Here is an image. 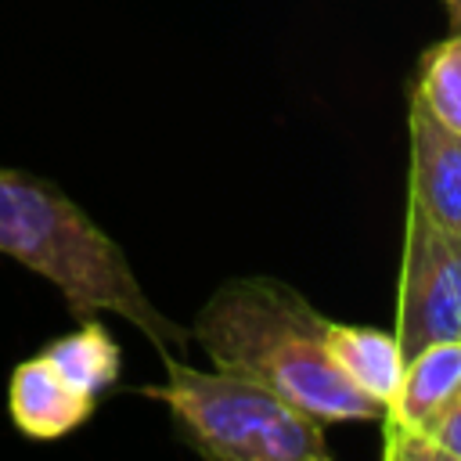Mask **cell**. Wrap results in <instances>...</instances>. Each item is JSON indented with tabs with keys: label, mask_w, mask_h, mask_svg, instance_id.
I'll use <instances>...</instances> for the list:
<instances>
[{
	"label": "cell",
	"mask_w": 461,
	"mask_h": 461,
	"mask_svg": "<svg viewBox=\"0 0 461 461\" xmlns=\"http://www.w3.org/2000/svg\"><path fill=\"white\" fill-rule=\"evenodd\" d=\"M166 378L140 393L166 403L184 439L220 461H328L324 425L267 385L162 357Z\"/></svg>",
	"instance_id": "cell-3"
},
{
	"label": "cell",
	"mask_w": 461,
	"mask_h": 461,
	"mask_svg": "<svg viewBox=\"0 0 461 461\" xmlns=\"http://www.w3.org/2000/svg\"><path fill=\"white\" fill-rule=\"evenodd\" d=\"M425 429L439 443L447 461H461V389L425 421Z\"/></svg>",
	"instance_id": "cell-12"
},
{
	"label": "cell",
	"mask_w": 461,
	"mask_h": 461,
	"mask_svg": "<svg viewBox=\"0 0 461 461\" xmlns=\"http://www.w3.org/2000/svg\"><path fill=\"white\" fill-rule=\"evenodd\" d=\"M97 407V396L72 385L43 353L14 364L7 378V414L29 439H61Z\"/></svg>",
	"instance_id": "cell-6"
},
{
	"label": "cell",
	"mask_w": 461,
	"mask_h": 461,
	"mask_svg": "<svg viewBox=\"0 0 461 461\" xmlns=\"http://www.w3.org/2000/svg\"><path fill=\"white\" fill-rule=\"evenodd\" d=\"M324 349H328L331 364L346 375V382H353L364 396H371L382 407L393 403L400 375H403V353H400L393 331L328 321L324 324Z\"/></svg>",
	"instance_id": "cell-7"
},
{
	"label": "cell",
	"mask_w": 461,
	"mask_h": 461,
	"mask_svg": "<svg viewBox=\"0 0 461 461\" xmlns=\"http://www.w3.org/2000/svg\"><path fill=\"white\" fill-rule=\"evenodd\" d=\"M393 335L403 360L429 342L461 339V234L439 227L411 202Z\"/></svg>",
	"instance_id": "cell-4"
},
{
	"label": "cell",
	"mask_w": 461,
	"mask_h": 461,
	"mask_svg": "<svg viewBox=\"0 0 461 461\" xmlns=\"http://www.w3.org/2000/svg\"><path fill=\"white\" fill-rule=\"evenodd\" d=\"M382 457L385 461H447L425 425L382 418Z\"/></svg>",
	"instance_id": "cell-11"
},
{
	"label": "cell",
	"mask_w": 461,
	"mask_h": 461,
	"mask_svg": "<svg viewBox=\"0 0 461 461\" xmlns=\"http://www.w3.org/2000/svg\"><path fill=\"white\" fill-rule=\"evenodd\" d=\"M40 353H43L72 385H79V389H86V393H94V396H101L108 385H115V382H119V371H122L119 342H115L112 331H108L101 321H94V317L79 321L76 331H68V335L47 342Z\"/></svg>",
	"instance_id": "cell-9"
},
{
	"label": "cell",
	"mask_w": 461,
	"mask_h": 461,
	"mask_svg": "<svg viewBox=\"0 0 461 461\" xmlns=\"http://www.w3.org/2000/svg\"><path fill=\"white\" fill-rule=\"evenodd\" d=\"M411 94H418L447 130L461 133V32H450L421 54Z\"/></svg>",
	"instance_id": "cell-10"
},
{
	"label": "cell",
	"mask_w": 461,
	"mask_h": 461,
	"mask_svg": "<svg viewBox=\"0 0 461 461\" xmlns=\"http://www.w3.org/2000/svg\"><path fill=\"white\" fill-rule=\"evenodd\" d=\"M443 7H447L450 32H461V0H443Z\"/></svg>",
	"instance_id": "cell-13"
},
{
	"label": "cell",
	"mask_w": 461,
	"mask_h": 461,
	"mask_svg": "<svg viewBox=\"0 0 461 461\" xmlns=\"http://www.w3.org/2000/svg\"><path fill=\"white\" fill-rule=\"evenodd\" d=\"M328 317L277 277H230L194 313L191 339L216 371L267 385L285 403L331 421H382L385 407L364 396L324 349Z\"/></svg>",
	"instance_id": "cell-1"
},
{
	"label": "cell",
	"mask_w": 461,
	"mask_h": 461,
	"mask_svg": "<svg viewBox=\"0 0 461 461\" xmlns=\"http://www.w3.org/2000/svg\"><path fill=\"white\" fill-rule=\"evenodd\" d=\"M0 252L47 277L72 317L115 313L130 321L158 357L184 349L191 331L166 317L140 288L126 252L50 180L0 166Z\"/></svg>",
	"instance_id": "cell-2"
},
{
	"label": "cell",
	"mask_w": 461,
	"mask_h": 461,
	"mask_svg": "<svg viewBox=\"0 0 461 461\" xmlns=\"http://www.w3.org/2000/svg\"><path fill=\"white\" fill-rule=\"evenodd\" d=\"M411 133V180L407 202L429 220L461 234V133L447 130L418 94L407 101Z\"/></svg>",
	"instance_id": "cell-5"
},
{
	"label": "cell",
	"mask_w": 461,
	"mask_h": 461,
	"mask_svg": "<svg viewBox=\"0 0 461 461\" xmlns=\"http://www.w3.org/2000/svg\"><path fill=\"white\" fill-rule=\"evenodd\" d=\"M457 389H461V339L429 342L403 360L396 396L382 418L425 425Z\"/></svg>",
	"instance_id": "cell-8"
}]
</instances>
